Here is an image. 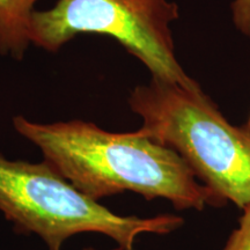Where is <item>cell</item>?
Listing matches in <instances>:
<instances>
[{
    "mask_svg": "<svg viewBox=\"0 0 250 250\" xmlns=\"http://www.w3.org/2000/svg\"><path fill=\"white\" fill-rule=\"evenodd\" d=\"M37 1L0 0V55L23 58L31 44V18Z\"/></svg>",
    "mask_w": 250,
    "mask_h": 250,
    "instance_id": "obj_5",
    "label": "cell"
},
{
    "mask_svg": "<svg viewBox=\"0 0 250 250\" xmlns=\"http://www.w3.org/2000/svg\"><path fill=\"white\" fill-rule=\"evenodd\" d=\"M0 212L15 232L37 235L48 250H62L70 237L83 233L102 234L117 250H132L142 234L166 235L184 223L174 214H116L80 192L45 160H9L1 153Z\"/></svg>",
    "mask_w": 250,
    "mask_h": 250,
    "instance_id": "obj_3",
    "label": "cell"
},
{
    "mask_svg": "<svg viewBox=\"0 0 250 250\" xmlns=\"http://www.w3.org/2000/svg\"><path fill=\"white\" fill-rule=\"evenodd\" d=\"M127 102L143 120L140 133L176 152L197 180L226 203L241 210L249 204V131L230 124L199 85L152 77Z\"/></svg>",
    "mask_w": 250,
    "mask_h": 250,
    "instance_id": "obj_2",
    "label": "cell"
},
{
    "mask_svg": "<svg viewBox=\"0 0 250 250\" xmlns=\"http://www.w3.org/2000/svg\"><path fill=\"white\" fill-rule=\"evenodd\" d=\"M13 126L40 148L43 160L96 202L131 191L147 201L167 199L180 211L227 204L197 180L176 152L138 130L116 133L92 122L44 124L22 116L13 118Z\"/></svg>",
    "mask_w": 250,
    "mask_h": 250,
    "instance_id": "obj_1",
    "label": "cell"
},
{
    "mask_svg": "<svg viewBox=\"0 0 250 250\" xmlns=\"http://www.w3.org/2000/svg\"><path fill=\"white\" fill-rule=\"evenodd\" d=\"M180 17L169 0H57L31 18L33 44L57 52L80 34L112 37L148 68L152 77L186 87L198 85L175 55L170 23Z\"/></svg>",
    "mask_w": 250,
    "mask_h": 250,
    "instance_id": "obj_4",
    "label": "cell"
},
{
    "mask_svg": "<svg viewBox=\"0 0 250 250\" xmlns=\"http://www.w3.org/2000/svg\"><path fill=\"white\" fill-rule=\"evenodd\" d=\"M247 129H248V131H249V133H250V120H249V122H248V125H247Z\"/></svg>",
    "mask_w": 250,
    "mask_h": 250,
    "instance_id": "obj_9",
    "label": "cell"
},
{
    "mask_svg": "<svg viewBox=\"0 0 250 250\" xmlns=\"http://www.w3.org/2000/svg\"><path fill=\"white\" fill-rule=\"evenodd\" d=\"M83 250H96V249L93 248V247H86V248H83Z\"/></svg>",
    "mask_w": 250,
    "mask_h": 250,
    "instance_id": "obj_8",
    "label": "cell"
},
{
    "mask_svg": "<svg viewBox=\"0 0 250 250\" xmlns=\"http://www.w3.org/2000/svg\"><path fill=\"white\" fill-rule=\"evenodd\" d=\"M233 22L243 35L250 37V0H234L232 2Z\"/></svg>",
    "mask_w": 250,
    "mask_h": 250,
    "instance_id": "obj_7",
    "label": "cell"
},
{
    "mask_svg": "<svg viewBox=\"0 0 250 250\" xmlns=\"http://www.w3.org/2000/svg\"><path fill=\"white\" fill-rule=\"evenodd\" d=\"M239 227L228 237L223 250H250V203L242 208Z\"/></svg>",
    "mask_w": 250,
    "mask_h": 250,
    "instance_id": "obj_6",
    "label": "cell"
}]
</instances>
